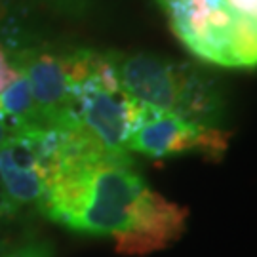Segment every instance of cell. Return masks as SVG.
<instances>
[{
  "label": "cell",
  "instance_id": "6da1fadb",
  "mask_svg": "<svg viewBox=\"0 0 257 257\" xmlns=\"http://www.w3.org/2000/svg\"><path fill=\"white\" fill-rule=\"evenodd\" d=\"M38 211L73 232L110 238L124 255L172 246L189 219L187 208L149 187L128 153L103 149L76 122L59 130L46 156Z\"/></svg>",
  "mask_w": 257,
  "mask_h": 257
},
{
  "label": "cell",
  "instance_id": "7a4b0ae2",
  "mask_svg": "<svg viewBox=\"0 0 257 257\" xmlns=\"http://www.w3.org/2000/svg\"><path fill=\"white\" fill-rule=\"evenodd\" d=\"M107 61L134 101L183 118L223 128L227 99L219 82L196 65L149 52L107 50Z\"/></svg>",
  "mask_w": 257,
  "mask_h": 257
},
{
  "label": "cell",
  "instance_id": "3957f363",
  "mask_svg": "<svg viewBox=\"0 0 257 257\" xmlns=\"http://www.w3.org/2000/svg\"><path fill=\"white\" fill-rule=\"evenodd\" d=\"M73 82V118L112 153H126V143L139 118L141 107L120 86L105 52L92 48L63 50Z\"/></svg>",
  "mask_w": 257,
  "mask_h": 257
},
{
  "label": "cell",
  "instance_id": "277c9868",
  "mask_svg": "<svg viewBox=\"0 0 257 257\" xmlns=\"http://www.w3.org/2000/svg\"><path fill=\"white\" fill-rule=\"evenodd\" d=\"M160 8L196 57L223 67H257V19L234 14L223 0H166Z\"/></svg>",
  "mask_w": 257,
  "mask_h": 257
},
{
  "label": "cell",
  "instance_id": "5b68a950",
  "mask_svg": "<svg viewBox=\"0 0 257 257\" xmlns=\"http://www.w3.org/2000/svg\"><path fill=\"white\" fill-rule=\"evenodd\" d=\"M229 139L230 134L225 128H211L168 110L141 107L126 143V153L156 160L196 155L210 162H219L229 149Z\"/></svg>",
  "mask_w": 257,
  "mask_h": 257
},
{
  "label": "cell",
  "instance_id": "8992f818",
  "mask_svg": "<svg viewBox=\"0 0 257 257\" xmlns=\"http://www.w3.org/2000/svg\"><path fill=\"white\" fill-rule=\"evenodd\" d=\"M6 52L14 67L29 80L33 99L46 128L73 126V82L63 50H52L42 44H19Z\"/></svg>",
  "mask_w": 257,
  "mask_h": 257
},
{
  "label": "cell",
  "instance_id": "52a82bcc",
  "mask_svg": "<svg viewBox=\"0 0 257 257\" xmlns=\"http://www.w3.org/2000/svg\"><path fill=\"white\" fill-rule=\"evenodd\" d=\"M59 130L12 132L0 145V187L14 215L37 208L42 196V168Z\"/></svg>",
  "mask_w": 257,
  "mask_h": 257
},
{
  "label": "cell",
  "instance_id": "ba28073f",
  "mask_svg": "<svg viewBox=\"0 0 257 257\" xmlns=\"http://www.w3.org/2000/svg\"><path fill=\"white\" fill-rule=\"evenodd\" d=\"M38 10L67 19H84L92 16L99 0H23Z\"/></svg>",
  "mask_w": 257,
  "mask_h": 257
},
{
  "label": "cell",
  "instance_id": "9c48e42d",
  "mask_svg": "<svg viewBox=\"0 0 257 257\" xmlns=\"http://www.w3.org/2000/svg\"><path fill=\"white\" fill-rule=\"evenodd\" d=\"M18 74H19V71L14 67V63H12L10 54L4 48H0V93L4 92L10 84L18 78Z\"/></svg>",
  "mask_w": 257,
  "mask_h": 257
},
{
  "label": "cell",
  "instance_id": "30bf717a",
  "mask_svg": "<svg viewBox=\"0 0 257 257\" xmlns=\"http://www.w3.org/2000/svg\"><path fill=\"white\" fill-rule=\"evenodd\" d=\"M0 257H52V249L46 244H27L18 249H12L6 253H0Z\"/></svg>",
  "mask_w": 257,
  "mask_h": 257
},
{
  "label": "cell",
  "instance_id": "8fae6325",
  "mask_svg": "<svg viewBox=\"0 0 257 257\" xmlns=\"http://www.w3.org/2000/svg\"><path fill=\"white\" fill-rule=\"evenodd\" d=\"M10 18H12V12H10L8 0H0V33L6 31Z\"/></svg>",
  "mask_w": 257,
  "mask_h": 257
},
{
  "label": "cell",
  "instance_id": "7c38bea8",
  "mask_svg": "<svg viewBox=\"0 0 257 257\" xmlns=\"http://www.w3.org/2000/svg\"><path fill=\"white\" fill-rule=\"evenodd\" d=\"M14 217H16V215L10 210L8 202H6V198H4V193H2V187H0V221L14 219Z\"/></svg>",
  "mask_w": 257,
  "mask_h": 257
},
{
  "label": "cell",
  "instance_id": "4fadbf2b",
  "mask_svg": "<svg viewBox=\"0 0 257 257\" xmlns=\"http://www.w3.org/2000/svg\"><path fill=\"white\" fill-rule=\"evenodd\" d=\"M10 134H12V128H10L8 120H6V116L0 112V145L10 138Z\"/></svg>",
  "mask_w": 257,
  "mask_h": 257
},
{
  "label": "cell",
  "instance_id": "5bb4252c",
  "mask_svg": "<svg viewBox=\"0 0 257 257\" xmlns=\"http://www.w3.org/2000/svg\"><path fill=\"white\" fill-rule=\"evenodd\" d=\"M162 2H164V0H156V4H158V6H160V4H162Z\"/></svg>",
  "mask_w": 257,
  "mask_h": 257
}]
</instances>
